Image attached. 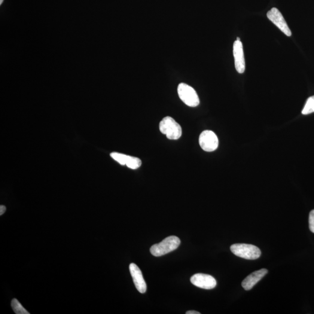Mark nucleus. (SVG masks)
<instances>
[{
    "mask_svg": "<svg viewBox=\"0 0 314 314\" xmlns=\"http://www.w3.org/2000/svg\"><path fill=\"white\" fill-rule=\"evenodd\" d=\"M181 245V240L178 237L171 236L167 237L160 243L151 246L150 252L155 257H160L175 251Z\"/></svg>",
    "mask_w": 314,
    "mask_h": 314,
    "instance_id": "f257e3e1",
    "label": "nucleus"
},
{
    "mask_svg": "<svg viewBox=\"0 0 314 314\" xmlns=\"http://www.w3.org/2000/svg\"><path fill=\"white\" fill-rule=\"evenodd\" d=\"M231 251L237 257L254 260L260 258L261 252L257 246L248 244H234L230 247Z\"/></svg>",
    "mask_w": 314,
    "mask_h": 314,
    "instance_id": "f03ea898",
    "label": "nucleus"
},
{
    "mask_svg": "<svg viewBox=\"0 0 314 314\" xmlns=\"http://www.w3.org/2000/svg\"><path fill=\"white\" fill-rule=\"evenodd\" d=\"M160 132L170 140H178L182 134V127L175 120L170 117L164 118L160 123Z\"/></svg>",
    "mask_w": 314,
    "mask_h": 314,
    "instance_id": "7ed1b4c3",
    "label": "nucleus"
},
{
    "mask_svg": "<svg viewBox=\"0 0 314 314\" xmlns=\"http://www.w3.org/2000/svg\"><path fill=\"white\" fill-rule=\"evenodd\" d=\"M178 93L179 98L186 105L196 107L199 105L200 99L196 90L189 85L181 83L178 85Z\"/></svg>",
    "mask_w": 314,
    "mask_h": 314,
    "instance_id": "20e7f679",
    "label": "nucleus"
},
{
    "mask_svg": "<svg viewBox=\"0 0 314 314\" xmlns=\"http://www.w3.org/2000/svg\"><path fill=\"white\" fill-rule=\"evenodd\" d=\"M199 143L201 148L207 152L214 151L219 145L218 137L211 130H205L201 133Z\"/></svg>",
    "mask_w": 314,
    "mask_h": 314,
    "instance_id": "39448f33",
    "label": "nucleus"
},
{
    "mask_svg": "<svg viewBox=\"0 0 314 314\" xmlns=\"http://www.w3.org/2000/svg\"><path fill=\"white\" fill-rule=\"evenodd\" d=\"M267 18L274 25H276L281 30L283 33L289 36H292V32L290 29L287 23H286L284 17L276 8H272L267 13Z\"/></svg>",
    "mask_w": 314,
    "mask_h": 314,
    "instance_id": "423d86ee",
    "label": "nucleus"
},
{
    "mask_svg": "<svg viewBox=\"0 0 314 314\" xmlns=\"http://www.w3.org/2000/svg\"><path fill=\"white\" fill-rule=\"evenodd\" d=\"M192 284L204 289H212L216 286V281L214 277L207 274L197 273L192 276L190 279Z\"/></svg>",
    "mask_w": 314,
    "mask_h": 314,
    "instance_id": "0eeeda50",
    "label": "nucleus"
},
{
    "mask_svg": "<svg viewBox=\"0 0 314 314\" xmlns=\"http://www.w3.org/2000/svg\"><path fill=\"white\" fill-rule=\"evenodd\" d=\"M233 53L236 70L239 74H243L245 71L246 63L243 44L241 41H236L234 42Z\"/></svg>",
    "mask_w": 314,
    "mask_h": 314,
    "instance_id": "6e6552de",
    "label": "nucleus"
},
{
    "mask_svg": "<svg viewBox=\"0 0 314 314\" xmlns=\"http://www.w3.org/2000/svg\"><path fill=\"white\" fill-rule=\"evenodd\" d=\"M129 270L137 290L140 293H145L147 291V285L143 278L141 270H140L138 265L134 263L130 264Z\"/></svg>",
    "mask_w": 314,
    "mask_h": 314,
    "instance_id": "1a4fd4ad",
    "label": "nucleus"
},
{
    "mask_svg": "<svg viewBox=\"0 0 314 314\" xmlns=\"http://www.w3.org/2000/svg\"><path fill=\"white\" fill-rule=\"evenodd\" d=\"M267 273L268 270L267 269H261L252 272L251 275H249L246 278L244 279L242 283L243 288L245 289L246 291H250V290H251L254 287L259 281H260V280L267 275Z\"/></svg>",
    "mask_w": 314,
    "mask_h": 314,
    "instance_id": "9d476101",
    "label": "nucleus"
},
{
    "mask_svg": "<svg viewBox=\"0 0 314 314\" xmlns=\"http://www.w3.org/2000/svg\"><path fill=\"white\" fill-rule=\"evenodd\" d=\"M111 157L114 160L117 161L118 163H120L122 166H125L129 163L131 156L126 155L123 154L118 153V152H112L110 154Z\"/></svg>",
    "mask_w": 314,
    "mask_h": 314,
    "instance_id": "9b49d317",
    "label": "nucleus"
},
{
    "mask_svg": "<svg viewBox=\"0 0 314 314\" xmlns=\"http://www.w3.org/2000/svg\"><path fill=\"white\" fill-rule=\"evenodd\" d=\"M11 307L13 308L14 312L15 314H29L30 313L27 312L25 308H24L22 305L20 303V301H18L16 298H14L13 300L11 301Z\"/></svg>",
    "mask_w": 314,
    "mask_h": 314,
    "instance_id": "f8f14e48",
    "label": "nucleus"
},
{
    "mask_svg": "<svg viewBox=\"0 0 314 314\" xmlns=\"http://www.w3.org/2000/svg\"><path fill=\"white\" fill-rule=\"evenodd\" d=\"M302 114L308 115L314 112V96L307 99L306 105L302 110Z\"/></svg>",
    "mask_w": 314,
    "mask_h": 314,
    "instance_id": "ddd939ff",
    "label": "nucleus"
},
{
    "mask_svg": "<svg viewBox=\"0 0 314 314\" xmlns=\"http://www.w3.org/2000/svg\"><path fill=\"white\" fill-rule=\"evenodd\" d=\"M142 161L139 159L138 158L131 157L129 163L126 165V166L128 167H129L130 169H136L139 168V167L141 166Z\"/></svg>",
    "mask_w": 314,
    "mask_h": 314,
    "instance_id": "4468645a",
    "label": "nucleus"
},
{
    "mask_svg": "<svg viewBox=\"0 0 314 314\" xmlns=\"http://www.w3.org/2000/svg\"><path fill=\"white\" fill-rule=\"evenodd\" d=\"M309 227L311 231L314 233V209L310 213Z\"/></svg>",
    "mask_w": 314,
    "mask_h": 314,
    "instance_id": "2eb2a0df",
    "label": "nucleus"
},
{
    "mask_svg": "<svg viewBox=\"0 0 314 314\" xmlns=\"http://www.w3.org/2000/svg\"><path fill=\"white\" fill-rule=\"evenodd\" d=\"M6 211V207L4 206H0V215H2L4 214Z\"/></svg>",
    "mask_w": 314,
    "mask_h": 314,
    "instance_id": "dca6fc26",
    "label": "nucleus"
},
{
    "mask_svg": "<svg viewBox=\"0 0 314 314\" xmlns=\"http://www.w3.org/2000/svg\"><path fill=\"white\" fill-rule=\"evenodd\" d=\"M187 314H200V313L196 312V311H188L186 313Z\"/></svg>",
    "mask_w": 314,
    "mask_h": 314,
    "instance_id": "f3484780",
    "label": "nucleus"
},
{
    "mask_svg": "<svg viewBox=\"0 0 314 314\" xmlns=\"http://www.w3.org/2000/svg\"><path fill=\"white\" fill-rule=\"evenodd\" d=\"M3 1H4V0H0V4H2Z\"/></svg>",
    "mask_w": 314,
    "mask_h": 314,
    "instance_id": "a211bd4d",
    "label": "nucleus"
},
{
    "mask_svg": "<svg viewBox=\"0 0 314 314\" xmlns=\"http://www.w3.org/2000/svg\"><path fill=\"white\" fill-rule=\"evenodd\" d=\"M236 41H240V39L239 38H237Z\"/></svg>",
    "mask_w": 314,
    "mask_h": 314,
    "instance_id": "6ab92c4d",
    "label": "nucleus"
}]
</instances>
